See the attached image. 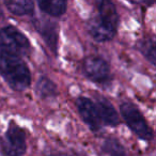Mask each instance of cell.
<instances>
[{
  "mask_svg": "<svg viewBox=\"0 0 156 156\" xmlns=\"http://www.w3.org/2000/svg\"><path fill=\"white\" fill-rule=\"evenodd\" d=\"M0 75L15 91H24L31 85V73L22 57L0 54Z\"/></svg>",
  "mask_w": 156,
  "mask_h": 156,
  "instance_id": "1",
  "label": "cell"
},
{
  "mask_svg": "<svg viewBox=\"0 0 156 156\" xmlns=\"http://www.w3.org/2000/svg\"><path fill=\"white\" fill-rule=\"evenodd\" d=\"M3 17V11H2V9H1V7H0V20Z\"/></svg>",
  "mask_w": 156,
  "mask_h": 156,
  "instance_id": "17",
  "label": "cell"
},
{
  "mask_svg": "<svg viewBox=\"0 0 156 156\" xmlns=\"http://www.w3.org/2000/svg\"><path fill=\"white\" fill-rule=\"evenodd\" d=\"M122 118L132 132L140 139L149 141L153 139V132L145 121L141 111L129 102H125L120 106Z\"/></svg>",
  "mask_w": 156,
  "mask_h": 156,
  "instance_id": "3",
  "label": "cell"
},
{
  "mask_svg": "<svg viewBox=\"0 0 156 156\" xmlns=\"http://www.w3.org/2000/svg\"><path fill=\"white\" fill-rule=\"evenodd\" d=\"M2 147L5 154L8 156H23L26 153V133L14 122H10L5 135Z\"/></svg>",
  "mask_w": 156,
  "mask_h": 156,
  "instance_id": "4",
  "label": "cell"
},
{
  "mask_svg": "<svg viewBox=\"0 0 156 156\" xmlns=\"http://www.w3.org/2000/svg\"><path fill=\"white\" fill-rule=\"evenodd\" d=\"M138 49L153 65L156 64L155 55V42L153 39H145L138 43Z\"/></svg>",
  "mask_w": 156,
  "mask_h": 156,
  "instance_id": "15",
  "label": "cell"
},
{
  "mask_svg": "<svg viewBox=\"0 0 156 156\" xmlns=\"http://www.w3.org/2000/svg\"><path fill=\"white\" fill-rule=\"evenodd\" d=\"M35 91L42 98H54L58 94V89H57L56 83L50 80L49 78L45 77V76L40 77V79L37 83Z\"/></svg>",
  "mask_w": 156,
  "mask_h": 156,
  "instance_id": "13",
  "label": "cell"
},
{
  "mask_svg": "<svg viewBox=\"0 0 156 156\" xmlns=\"http://www.w3.org/2000/svg\"><path fill=\"white\" fill-rule=\"evenodd\" d=\"M10 13L16 16L31 15L34 12L33 0H3Z\"/></svg>",
  "mask_w": 156,
  "mask_h": 156,
  "instance_id": "11",
  "label": "cell"
},
{
  "mask_svg": "<svg viewBox=\"0 0 156 156\" xmlns=\"http://www.w3.org/2000/svg\"><path fill=\"white\" fill-rule=\"evenodd\" d=\"M102 150L109 156H127L125 147L115 138H107L103 142Z\"/></svg>",
  "mask_w": 156,
  "mask_h": 156,
  "instance_id": "14",
  "label": "cell"
},
{
  "mask_svg": "<svg viewBox=\"0 0 156 156\" xmlns=\"http://www.w3.org/2000/svg\"><path fill=\"white\" fill-rule=\"evenodd\" d=\"M76 107H77L78 113L81 117V119L92 130L96 132L100 129L102 126V121L100 119L94 102H92L88 98L80 96L76 100Z\"/></svg>",
  "mask_w": 156,
  "mask_h": 156,
  "instance_id": "6",
  "label": "cell"
},
{
  "mask_svg": "<svg viewBox=\"0 0 156 156\" xmlns=\"http://www.w3.org/2000/svg\"><path fill=\"white\" fill-rule=\"evenodd\" d=\"M98 18L104 24L117 31L120 23V17L115 3L111 0H100L98 2Z\"/></svg>",
  "mask_w": 156,
  "mask_h": 156,
  "instance_id": "7",
  "label": "cell"
},
{
  "mask_svg": "<svg viewBox=\"0 0 156 156\" xmlns=\"http://www.w3.org/2000/svg\"><path fill=\"white\" fill-rule=\"evenodd\" d=\"M30 41L18 29L7 26L0 30V51L22 57L30 50Z\"/></svg>",
  "mask_w": 156,
  "mask_h": 156,
  "instance_id": "2",
  "label": "cell"
},
{
  "mask_svg": "<svg viewBox=\"0 0 156 156\" xmlns=\"http://www.w3.org/2000/svg\"><path fill=\"white\" fill-rule=\"evenodd\" d=\"M154 1L155 0H137V3H144V5H152L154 3Z\"/></svg>",
  "mask_w": 156,
  "mask_h": 156,
  "instance_id": "16",
  "label": "cell"
},
{
  "mask_svg": "<svg viewBox=\"0 0 156 156\" xmlns=\"http://www.w3.org/2000/svg\"><path fill=\"white\" fill-rule=\"evenodd\" d=\"M66 1L67 0H37V5L45 14L59 17L66 11Z\"/></svg>",
  "mask_w": 156,
  "mask_h": 156,
  "instance_id": "12",
  "label": "cell"
},
{
  "mask_svg": "<svg viewBox=\"0 0 156 156\" xmlns=\"http://www.w3.org/2000/svg\"><path fill=\"white\" fill-rule=\"evenodd\" d=\"M95 106L102 123L108 126H117L120 123V117L117 110L107 98L98 95Z\"/></svg>",
  "mask_w": 156,
  "mask_h": 156,
  "instance_id": "8",
  "label": "cell"
},
{
  "mask_svg": "<svg viewBox=\"0 0 156 156\" xmlns=\"http://www.w3.org/2000/svg\"><path fill=\"white\" fill-rule=\"evenodd\" d=\"M85 75L90 80L105 83L110 78V66L105 59L100 56H89L85 59L83 65Z\"/></svg>",
  "mask_w": 156,
  "mask_h": 156,
  "instance_id": "5",
  "label": "cell"
},
{
  "mask_svg": "<svg viewBox=\"0 0 156 156\" xmlns=\"http://www.w3.org/2000/svg\"><path fill=\"white\" fill-rule=\"evenodd\" d=\"M88 31L96 42H107L113 39L117 31L102 22L98 17H93L88 23Z\"/></svg>",
  "mask_w": 156,
  "mask_h": 156,
  "instance_id": "9",
  "label": "cell"
},
{
  "mask_svg": "<svg viewBox=\"0 0 156 156\" xmlns=\"http://www.w3.org/2000/svg\"><path fill=\"white\" fill-rule=\"evenodd\" d=\"M130 2H133V3H137V0H129Z\"/></svg>",
  "mask_w": 156,
  "mask_h": 156,
  "instance_id": "18",
  "label": "cell"
},
{
  "mask_svg": "<svg viewBox=\"0 0 156 156\" xmlns=\"http://www.w3.org/2000/svg\"><path fill=\"white\" fill-rule=\"evenodd\" d=\"M34 27L41 37L46 42L47 46L56 52L57 44H58V30L55 23H51L50 20H35Z\"/></svg>",
  "mask_w": 156,
  "mask_h": 156,
  "instance_id": "10",
  "label": "cell"
}]
</instances>
